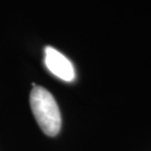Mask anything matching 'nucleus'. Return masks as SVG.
Listing matches in <instances>:
<instances>
[{"label":"nucleus","instance_id":"obj_1","mask_svg":"<svg viewBox=\"0 0 151 151\" xmlns=\"http://www.w3.org/2000/svg\"><path fill=\"white\" fill-rule=\"evenodd\" d=\"M30 108L45 134L55 137L60 132L62 125L60 109L54 96L46 88L34 85L30 92Z\"/></svg>","mask_w":151,"mask_h":151},{"label":"nucleus","instance_id":"obj_2","mask_svg":"<svg viewBox=\"0 0 151 151\" xmlns=\"http://www.w3.org/2000/svg\"><path fill=\"white\" fill-rule=\"evenodd\" d=\"M45 65L52 74L63 81L72 82L75 78V70L72 62L50 46L45 48Z\"/></svg>","mask_w":151,"mask_h":151}]
</instances>
